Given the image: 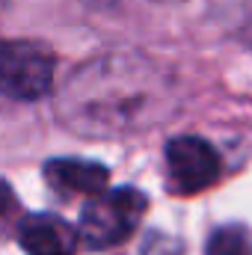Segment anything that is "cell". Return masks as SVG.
Instances as JSON below:
<instances>
[{
    "label": "cell",
    "mask_w": 252,
    "mask_h": 255,
    "mask_svg": "<svg viewBox=\"0 0 252 255\" xmlns=\"http://www.w3.org/2000/svg\"><path fill=\"white\" fill-rule=\"evenodd\" d=\"M57 60L42 42H0V92L33 101L51 92Z\"/></svg>",
    "instance_id": "3"
},
{
    "label": "cell",
    "mask_w": 252,
    "mask_h": 255,
    "mask_svg": "<svg viewBox=\"0 0 252 255\" xmlns=\"http://www.w3.org/2000/svg\"><path fill=\"white\" fill-rule=\"evenodd\" d=\"M172 77L142 54H104L83 63L63 86L57 113L65 128L116 136L166 119Z\"/></svg>",
    "instance_id": "1"
},
{
    "label": "cell",
    "mask_w": 252,
    "mask_h": 255,
    "mask_svg": "<svg viewBox=\"0 0 252 255\" xmlns=\"http://www.w3.org/2000/svg\"><path fill=\"white\" fill-rule=\"evenodd\" d=\"M166 169L178 193H199L220 178V157L199 136H175L166 145Z\"/></svg>",
    "instance_id": "4"
},
{
    "label": "cell",
    "mask_w": 252,
    "mask_h": 255,
    "mask_svg": "<svg viewBox=\"0 0 252 255\" xmlns=\"http://www.w3.org/2000/svg\"><path fill=\"white\" fill-rule=\"evenodd\" d=\"M205 255H252V232L244 226H223L208 238Z\"/></svg>",
    "instance_id": "7"
},
{
    "label": "cell",
    "mask_w": 252,
    "mask_h": 255,
    "mask_svg": "<svg viewBox=\"0 0 252 255\" xmlns=\"http://www.w3.org/2000/svg\"><path fill=\"white\" fill-rule=\"evenodd\" d=\"M18 241L27 255H74L80 232L54 214H30L18 226Z\"/></svg>",
    "instance_id": "5"
},
{
    "label": "cell",
    "mask_w": 252,
    "mask_h": 255,
    "mask_svg": "<svg viewBox=\"0 0 252 255\" xmlns=\"http://www.w3.org/2000/svg\"><path fill=\"white\" fill-rule=\"evenodd\" d=\"M45 178L54 190L60 193H83V196H101L107 193L110 172L107 166L95 160L80 157H54L45 163Z\"/></svg>",
    "instance_id": "6"
},
{
    "label": "cell",
    "mask_w": 252,
    "mask_h": 255,
    "mask_svg": "<svg viewBox=\"0 0 252 255\" xmlns=\"http://www.w3.org/2000/svg\"><path fill=\"white\" fill-rule=\"evenodd\" d=\"M142 214H145V196L133 187H119L86 202L77 232L92 250H107L125 241L142 220Z\"/></svg>",
    "instance_id": "2"
},
{
    "label": "cell",
    "mask_w": 252,
    "mask_h": 255,
    "mask_svg": "<svg viewBox=\"0 0 252 255\" xmlns=\"http://www.w3.org/2000/svg\"><path fill=\"white\" fill-rule=\"evenodd\" d=\"M15 211H18V199H15L12 187L0 178V223H3V220H9Z\"/></svg>",
    "instance_id": "8"
}]
</instances>
